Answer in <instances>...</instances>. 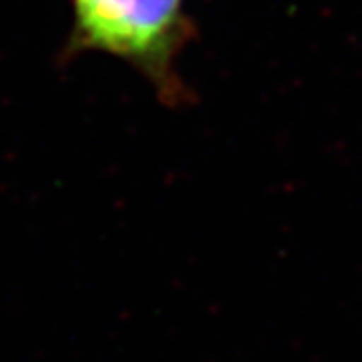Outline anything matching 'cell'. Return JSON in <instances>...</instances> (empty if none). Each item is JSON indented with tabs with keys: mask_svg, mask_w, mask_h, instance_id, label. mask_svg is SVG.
Segmentation results:
<instances>
[{
	"mask_svg": "<svg viewBox=\"0 0 362 362\" xmlns=\"http://www.w3.org/2000/svg\"><path fill=\"white\" fill-rule=\"evenodd\" d=\"M70 33L64 57L110 55L151 83L160 103L179 107L190 90L179 74V57L197 27L188 0H68Z\"/></svg>",
	"mask_w": 362,
	"mask_h": 362,
	"instance_id": "1",
	"label": "cell"
}]
</instances>
